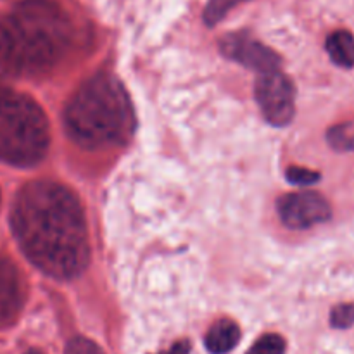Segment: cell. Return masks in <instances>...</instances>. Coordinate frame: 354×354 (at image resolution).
I'll return each instance as SVG.
<instances>
[{"mask_svg": "<svg viewBox=\"0 0 354 354\" xmlns=\"http://www.w3.org/2000/svg\"><path fill=\"white\" fill-rule=\"evenodd\" d=\"M327 140L335 151H354V124L344 123L330 128Z\"/></svg>", "mask_w": 354, "mask_h": 354, "instance_id": "11", "label": "cell"}, {"mask_svg": "<svg viewBox=\"0 0 354 354\" xmlns=\"http://www.w3.org/2000/svg\"><path fill=\"white\" fill-rule=\"evenodd\" d=\"M279 214L283 223L294 230H306L330 220L328 201L313 190H301L283 196L279 201Z\"/></svg>", "mask_w": 354, "mask_h": 354, "instance_id": "6", "label": "cell"}, {"mask_svg": "<svg viewBox=\"0 0 354 354\" xmlns=\"http://www.w3.org/2000/svg\"><path fill=\"white\" fill-rule=\"evenodd\" d=\"M241 341V328L235 322L220 320L206 335V348L211 354H227Z\"/></svg>", "mask_w": 354, "mask_h": 354, "instance_id": "9", "label": "cell"}, {"mask_svg": "<svg viewBox=\"0 0 354 354\" xmlns=\"http://www.w3.org/2000/svg\"><path fill=\"white\" fill-rule=\"evenodd\" d=\"M220 48L221 54L228 59L258 73L273 71L280 66V55L248 33L225 35L220 41Z\"/></svg>", "mask_w": 354, "mask_h": 354, "instance_id": "7", "label": "cell"}, {"mask_svg": "<svg viewBox=\"0 0 354 354\" xmlns=\"http://www.w3.org/2000/svg\"><path fill=\"white\" fill-rule=\"evenodd\" d=\"M64 127L78 145L92 151L120 147L133 131V109L116 76L99 73L69 99Z\"/></svg>", "mask_w": 354, "mask_h": 354, "instance_id": "3", "label": "cell"}, {"mask_svg": "<svg viewBox=\"0 0 354 354\" xmlns=\"http://www.w3.org/2000/svg\"><path fill=\"white\" fill-rule=\"evenodd\" d=\"M242 2H248V0H209L206 9H204V21H206L207 26H214V24L220 23L234 7H237L239 3Z\"/></svg>", "mask_w": 354, "mask_h": 354, "instance_id": "12", "label": "cell"}, {"mask_svg": "<svg viewBox=\"0 0 354 354\" xmlns=\"http://www.w3.org/2000/svg\"><path fill=\"white\" fill-rule=\"evenodd\" d=\"M190 353V344L187 341H180L176 344H173V348L169 349L168 354H189Z\"/></svg>", "mask_w": 354, "mask_h": 354, "instance_id": "17", "label": "cell"}, {"mask_svg": "<svg viewBox=\"0 0 354 354\" xmlns=\"http://www.w3.org/2000/svg\"><path fill=\"white\" fill-rule=\"evenodd\" d=\"M10 227L21 251L45 275L69 280L88 265L82 204L61 183L40 180L24 185L14 199Z\"/></svg>", "mask_w": 354, "mask_h": 354, "instance_id": "1", "label": "cell"}, {"mask_svg": "<svg viewBox=\"0 0 354 354\" xmlns=\"http://www.w3.org/2000/svg\"><path fill=\"white\" fill-rule=\"evenodd\" d=\"M26 354H44V353H41L40 349H30Z\"/></svg>", "mask_w": 354, "mask_h": 354, "instance_id": "18", "label": "cell"}, {"mask_svg": "<svg viewBox=\"0 0 354 354\" xmlns=\"http://www.w3.org/2000/svg\"><path fill=\"white\" fill-rule=\"evenodd\" d=\"M286 175L287 180L297 187H310L320 180V173L313 171V169L301 168V166H290Z\"/></svg>", "mask_w": 354, "mask_h": 354, "instance_id": "14", "label": "cell"}, {"mask_svg": "<svg viewBox=\"0 0 354 354\" xmlns=\"http://www.w3.org/2000/svg\"><path fill=\"white\" fill-rule=\"evenodd\" d=\"M325 47L334 64L348 69L354 68V37L349 31L337 30L328 35Z\"/></svg>", "mask_w": 354, "mask_h": 354, "instance_id": "10", "label": "cell"}, {"mask_svg": "<svg viewBox=\"0 0 354 354\" xmlns=\"http://www.w3.org/2000/svg\"><path fill=\"white\" fill-rule=\"evenodd\" d=\"M26 301V286L17 266L0 254V330L10 327Z\"/></svg>", "mask_w": 354, "mask_h": 354, "instance_id": "8", "label": "cell"}, {"mask_svg": "<svg viewBox=\"0 0 354 354\" xmlns=\"http://www.w3.org/2000/svg\"><path fill=\"white\" fill-rule=\"evenodd\" d=\"M50 144L48 123L41 107L28 95L0 90V161L35 166Z\"/></svg>", "mask_w": 354, "mask_h": 354, "instance_id": "4", "label": "cell"}, {"mask_svg": "<svg viewBox=\"0 0 354 354\" xmlns=\"http://www.w3.org/2000/svg\"><path fill=\"white\" fill-rule=\"evenodd\" d=\"M256 100L265 120L273 127H286L296 114V90L280 69L259 75L256 82Z\"/></svg>", "mask_w": 354, "mask_h": 354, "instance_id": "5", "label": "cell"}, {"mask_svg": "<svg viewBox=\"0 0 354 354\" xmlns=\"http://www.w3.org/2000/svg\"><path fill=\"white\" fill-rule=\"evenodd\" d=\"M64 354H104V351L95 342L88 341L85 337H76L73 341H69Z\"/></svg>", "mask_w": 354, "mask_h": 354, "instance_id": "16", "label": "cell"}, {"mask_svg": "<svg viewBox=\"0 0 354 354\" xmlns=\"http://www.w3.org/2000/svg\"><path fill=\"white\" fill-rule=\"evenodd\" d=\"M248 354H286V341L277 334H266L251 346Z\"/></svg>", "mask_w": 354, "mask_h": 354, "instance_id": "13", "label": "cell"}, {"mask_svg": "<svg viewBox=\"0 0 354 354\" xmlns=\"http://www.w3.org/2000/svg\"><path fill=\"white\" fill-rule=\"evenodd\" d=\"M330 325L334 328H349L354 325V303L339 304L332 310Z\"/></svg>", "mask_w": 354, "mask_h": 354, "instance_id": "15", "label": "cell"}, {"mask_svg": "<svg viewBox=\"0 0 354 354\" xmlns=\"http://www.w3.org/2000/svg\"><path fill=\"white\" fill-rule=\"evenodd\" d=\"M68 14L47 0H24L0 17V66L16 76H37L62 61L73 44Z\"/></svg>", "mask_w": 354, "mask_h": 354, "instance_id": "2", "label": "cell"}]
</instances>
